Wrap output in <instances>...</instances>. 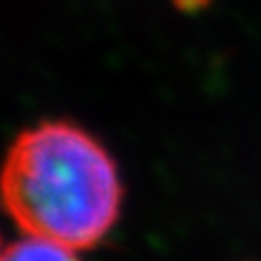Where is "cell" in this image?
I'll list each match as a JSON object with an SVG mask.
<instances>
[{
  "instance_id": "obj_2",
  "label": "cell",
  "mask_w": 261,
  "mask_h": 261,
  "mask_svg": "<svg viewBox=\"0 0 261 261\" xmlns=\"http://www.w3.org/2000/svg\"><path fill=\"white\" fill-rule=\"evenodd\" d=\"M0 261H79V257L76 250L27 235V240L13 242L0 250Z\"/></svg>"
},
{
  "instance_id": "obj_1",
  "label": "cell",
  "mask_w": 261,
  "mask_h": 261,
  "mask_svg": "<svg viewBox=\"0 0 261 261\" xmlns=\"http://www.w3.org/2000/svg\"><path fill=\"white\" fill-rule=\"evenodd\" d=\"M0 200L29 238L85 250L116 224L122 185L92 135L68 122H44L11 144L0 168Z\"/></svg>"
}]
</instances>
